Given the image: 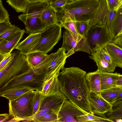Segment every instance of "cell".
Returning <instances> with one entry per match:
<instances>
[{"label": "cell", "instance_id": "obj_1", "mask_svg": "<svg viewBox=\"0 0 122 122\" xmlns=\"http://www.w3.org/2000/svg\"><path fill=\"white\" fill-rule=\"evenodd\" d=\"M86 71L77 67H64L58 76L59 91L84 111L91 113L88 97L90 90Z\"/></svg>", "mask_w": 122, "mask_h": 122}, {"label": "cell", "instance_id": "obj_2", "mask_svg": "<svg viewBox=\"0 0 122 122\" xmlns=\"http://www.w3.org/2000/svg\"><path fill=\"white\" fill-rule=\"evenodd\" d=\"M99 0H76L66 5L57 12L59 22L89 23L97 8Z\"/></svg>", "mask_w": 122, "mask_h": 122}, {"label": "cell", "instance_id": "obj_3", "mask_svg": "<svg viewBox=\"0 0 122 122\" xmlns=\"http://www.w3.org/2000/svg\"><path fill=\"white\" fill-rule=\"evenodd\" d=\"M50 60L47 57L27 72L12 78L0 88V92L18 87L27 86L41 91L46 81L45 77Z\"/></svg>", "mask_w": 122, "mask_h": 122}, {"label": "cell", "instance_id": "obj_4", "mask_svg": "<svg viewBox=\"0 0 122 122\" xmlns=\"http://www.w3.org/2000/svg\"><path fill=\"white\" fill-rule=\"evenodd\" d=\"M36 92L32 90L9 100V114L12 118L7 122H28L33 116L34 99Z\"/></svg>", "mask_w": 122, "mask_h": 122}, {"label": "cell", "instance_id": "obj_5", "mask_svg": "<svg viewBox=\"0 0 122 122\" xmlns=\"http://www.w3.org/2000/svg\"><path fill=\"white\" fill-rule=\"evenodd\" d=\"M13 52L11 59L0 70V88L13 78L27 72L31 68L25 55L19 50Z\"/></svg>", "mask_w": 122, "mask_h": 122}, {"label": "cell", "instance_id": "obj_6", "mask_svg": "<svg viewBox=\"0 0 122 122\" xmlns=\"http://www.w3.org/2000/svg\"><path fill=\"white\" fill-rule=\"evenodd\" d=\"M62 27L60 23L46 28L41 32L37 43L27 53L39 52L47 54L60 39Z\"/></svg>", "mask_w": 122, "mask_h": 122}, {"label": "cell", "instance_id": "obj_7", "mask_svg": "<svg viewBox=\"0 0 122 122\" xmlns=\"http://www.w3.org/2000/svg\"><path fill=\"white\" fill-rule=\"evenodd\" d=\"M86 38L93 52L100 50L113 41L106 24L96 25L89 28Z\"/></svg>", "mask_w": 122, "mask_h": 122}, {"label": "cell", "instance_id": "obj_8", "mask_svg": "<svg viewBox=\"0 0 122 122\" xmlns=\"http://www.w3.org/2000/svg\"><path fill=\"white\" fill-rule=\"evenodd\" d=\"M63 37L61 47L64 48L66 51H67L66 53L67 57L77 51L86 52L91 55L93 53L85 36L71 34L66 30L63 32Z\"/></svg>", "mask_w": 122, "mask_h": 122}, {"label": "cell", "instance_id": "obj_9", "mask_svg": "<svg viewBox=\"0 0 122 122\" xmlns=\"http://www.w3.org/2000/svg\"><path fill=\"white\" fill-rule=\"evenodd\" d=\"M66 99L64 95L60 91L50 95L44 96L37 112L28 122H34L36 119L54 107L63 103Z\"/></svg>", "mask_w": 122, "mask_h": 122}, {"label": "cell", "instance_id": "obj_10", "mask_svg": "<svg viewBox=\"0 0 122 122\" xmlns=\"http://www.w3.org/2000/svg\"><path fill=\"white\" fill-rule=\"evenodd\" d=\"M88 113L71 101L66 99L59 112L58 122H77V117Z\"/></svg>", "mask_w": 122, "mask_h": 122}, {"label": "cell", "instance_id": "obj_11", "mask_svg": "<svg viewBox=\"0 0 122 122\" xmlns=\"http://www.w3.org/2000/svg\"><path fill=\"white\" fill-rule=\"evenodd\" d=\"M88 99L91 113L103 115L112 110V105L105 100L101 94L90 91Z\"/></svg>", "mask_w": 122, "mask_h": 122}, {"label": "cell", "instance_id": "obj_12", "mask_svg": "<svg viewBox=\"0 0 122 122\" xmlns=\"http://www.w3.org/2000/svg\"><path fill=\"white\" fill-rule=\"evenodd\" d=\"M67 58L64 48H59L55 53L54 56L48 66L46 74V81L54 76H58L61 70L64 68Z\"/></svg>", "mask_w": 122, "mask_h": 122}, {"label": "cell", "instance_id": "obj_13", "mask_svg": "<svg viewBox=\"0 0 122 122\" xmlns=\"http://www.w3.org/2000/svg\"><path fill=\"white\" fill-rule=\"evenodd\" d=\"M99 0L97 10L89 23V28L96 25L106 24L110 10L108 8L106 0Z\"/></svg>", "mask_w": 122, "mask_h": 122}, {"label": "cell", "instance_id": "obj_14", "mask_svg": "<svg viewBox=\"0 0 122 122\" xmlns=\"http://www.w3.org/2000/svg\"><path fill=\"white\" fill-rule=\"evenodd\" d=\"M25 32L21 30L11 36L0 41V53L4 54L11 53L19 43Z\"/></svg>", "mask_w": 122, "mask_h": 122}, {"label": "cell", "instance_id": "obj_15", "mask_svg": "<svg viewBox=\"0 0 122 122\" xmlns=\"http://www.w3.org/2000/svg\"><path fill=\"white\" fill-rule=\"evenodd\" d=\"M47 4L42 2L29 4L25 13L19 15L18 18L23 22L27 19L40 17L46 8Z\"/></svg>", "mask_w": 122, "mask_h": 122}, {"label": "cell", "instance_id": "obj_16", "mask_svg": "<svg viewBox=\"0 0 122 122\" xmlns=\"http://www.w3.org/2000/svg\"><path fill=\"white\" fill-rule=\"evenodd\" d=\"M41 32L29 34L24 40L19 43L15 49L25 55L38 42Z\"/></svg>", "mask_w": 122, "mask_h": 122}, {"label": "cell", "instance_id": "obj_17", "mask_svg": "<svg viewBox=\"0 0 122 122\" xmlns=\"http://www.w3.org/2000/svg\"><path fill=\"white\" fill-rule=\"evenodd\" d=\"M89 58L94 60L97 66V69L101 72L112 73L117 67L109 63L103 57L99 51L93 52Z\"/></svg>", "mask_w": 122, "mask_h": 122}, {"label": "cell", "instance_id": "obj_18", "mask_svg": "<svg viewBox=\"0 0 122 122\" xmlns=\"http://www.w3.org/2000/svg\"><path fill=\"white\" fill-rule=\"evenodd\" d=\"M23 22L25 25L26 32L27 34L42 32L46 28L38 16L27 19Z\"/></svg>", "mask_w": 122, "mask_h": 122}, {"label": "cell", "instance_id": "obj_19", "mask_svg": "<svg viewBox=\"0 0 122 122\" xmlns=\"http://www.w3.org/2000/svg\"><path fill=\"white\" fill-rule=\"evenodd\" d=\"M86 79L90 91L101 94V81L100 72L98 70L86 74Z\"/></svg>", "mask_w": 122, "mask_h": 122}, {"label": "cell", "instance_id": "obj_20", "mask_svg": "<svg viewBox=\"0 0 122 122\" xmlns=\"http://www.w3.org/2000/svg\"><path fill=\"white\" fill-rule=\"evenodd\" d=\"M40 18L46 28L59 23L57 12L48 4Z\"/></svg>", "mask_w": 122, "mask_h": 122}, {"label": "cell", "instance_id": "obj_21", "mask_svg": "<svg viewBox=\"0 0 122 122\" xmlns=\"http://www.w3.org/2000/svg\"><path fill=\"white\" fill-rule=\"evenodd\" d=\"M119 73L100 72L101 92L116 86Z\"/></svg>", "mask_w": 122, "mask_h": 122}, {"label": "cell", "instance_id": "obj_22", "mask_svg": "<svg viewBox=\"0 0 122 122\" xmlns=\"http://www.w3.org/2000/svg\"><path fill=\"white\" fill-rule=\"evenodd\" d=\"M122 30V5H121L117 10L110 26L109 31L113 40L120 34Z\"/></svg>", "mask_w": 122, "mask_h": 122}, {"label": "cell", "instance_id": "obj_23", "mask_svg": "<svg viewBox=\"0 0 122 122\" xmlns=\"http://www.w3.org/2000/svg\"><path fill=\"white\" fill-rule=\"evenodd\" d=\"M34 89L27 86L18 87L4 90L0 92V96L9 100L15 99L23 94Z\"/></svg>", "mask_w": 122, "mask_h": 122}, {"label": "cell", "instance_id": "obj_24", "mask_svg": "<svg viewBox=\"0 0 122 122\" xmlns=\"http://www.w3.org/2000/svg\"><path fill=\"white\" fill-rule=\"evenodd\" d=\"M106 48L113 62L122 68V49L113 42L108 43Z\"/></svg>", "mask_w": 122, "mask_h": 122}, {"label": "cell", "instance_id": "obj_25", "mask_svg": "<svg viewBox=\"0 0 122 122\" xmlns=\"http://www.w3.org/2000/svg\"><path fill=\"white\" fill-rule=\"evenodd\" d=\"M58 76H54L45 82L41 91L43 95L46 96L59 92Z\"/></svg>", "mask_w": 122, "mask_h": 122}, {"label": "cell", "instance_id": "obj_26", "mask_svg": "<svg viewBox=\"0 0 122 122\" xmlns=\"http://www.w3.org/2000/svg\"><path fill=\"white\" fill-rule=\"evenodd\" d=\"M77 122H114L103 115H99L91 113L79 116L77 117Z\"/></svg>", "mask_w": 122, "mask_h": 122}, {"label": "cell", "instance_id": "obj_27", "mask_svg": "<svg viewBox=\"0 0 122 122\" xmlns=\"http://www.w3.org/2000/svg\"><path fill=\"white\" fill-rule=\"evenodd\" d=\"M27 61L32 68L43 61L48 55L39 52L28 53L25 55Z\"/></svg>", "mask_w": 122, "mask_h": 122}, {"label": "cell", "instance_id": "obj_28", "mask_svg": "<svg viewBox=\"0 0 122 122\" xmlns=\"http://www.w3.org/2000/svg\"><path fill=\"white\" fill-rule=\"evenodd\" d=\"M122 91V88L116 86L102 91L101 93L102 97L112 105L119 93Z\"/></svg>", "mask_w": 122, "mask_h": 122}, {"label": "cell", "instance_id": "obj_29", "mask_svg": "<svg viewBox=\"0 0 122 122\" xmlns=\"http://www.w3.org/2000/svg\"><path fill=\"white\" fill-rule=\"evenodd\" d=\"M112 105V110L107 113V117L113 121L122 119V100L114 102Z\"/></svg>", "mask_w": 122, "mask_h": 122}, {"label": "cell", "instance_id": "obj_30", "mask_svg": "<svg viewBox=\"0 0 122 122\" xmlns=\"http://www.w3.org/2000/svg\"><path fill=\"white\" fill-rule=\"evenodd\" d=\"M58 113L56 108L52 109L36 119L35 122H58Z\"/></svg>", "mask_w": 122, "mask_h": 122}, {"label": "cell", "instance_id": "obj_31", "mask_svg": "<svg viewBox=\"0 0 122 122\" xmlns=\"http://www.w3.org/2000/svg\"><path fill=\"white\" fill-rule=\"evenodd\" d=\"M6 2L17 12L25 13L29 4L27 0H6Z\"/></svg>", "mask_w": 122, "mask_h": 122}, {"label": "cell", "instance_id": "obj_32", "mask_svg": "<svg viewBox=\"0 0 122 122\" xmlns=\"http://www.w3.org/2000/svg\"><path fill=\"white\" fill-rule=\"evenodd\" d=\"M72 1L68 0H50L48 4L57 12L66 5Z\"/></svg>", "mask_w": 122, "mask_h": 122}, {"label": "cell", "instance_id": "obj_33", "mask_svg": "<svg viewBox=\"0 0 122 122\" xmlns=\"http://www.w3.org/2000/svg\"><path fill=\"white\" fill-rule=\"evenodd\" d=\"M36 90V92L34 99L33 116L32 117L34 116L37 112L40 107L41 101L44 96V95L42 94L41 91L38 90Z\"/></svg>", "mask_w": 122, "mask_h": 122}, {"label": "cell", "instance_id": "obj_34", "mask_svg": "<svg viewBox=\"0 0 122 122\" xmlns=\"http://www.w3.org/2000/svg\"><path fill=\"white\" fill-rule=\"evenodd\" d=\"M75 24L77 30L80 34L85 36L86 38L89 27V23L75 22Z\"/></svg>", "mask_w": 122, "mask_h": 122}, {"label": "cell", "instance_id": "obj_35", "mask_svg": "<svg viewBox=\"0 0 122 122\" xmlns=\"http://www.w3.org/2000/svg\"><path fill=\"white\" fill-rule=\"evenodd\" d=\"M60 24L62 27H63L71 33L73 34L80 35L77 30L75 22L69 21Z\"/></svg>", "mask_w": 122, "mask_h": 122}, {"label": "cell", "instance_id": "obj_36", "mask_svg": "<svg viewBox=\"0 0 122 122\" xmlns=\"http://www.w3.org/2000/svg\"><path fill=\"white\" fill-rule=\"evenodd\" d=\"M13 55V52L6 54L0 53V70H1L11 59Z\"/></svg>", "mask_w": 122, "mask_h": 122}, {"label": "cell", "instance_id": "obj_37", "mask_svg": "<svg viewBox=\"0 0 122 122\" xmlns=\"http://www.w3.org/2000/svg\"><path fill=\"white\" fill-rule=\"evenodd\" d=\"M21 30L17 26L13 25L11 28L0 35V41L4 40L11 36Z\"/></svg>", "mask_w": 122, "mask_h": 122}, {"label": "cell", "instance_id": "obj_38", "mask_svg": "<svg viewBox=\"0 0 122 122\" xmlns=\"http://www.w3.org/2000/svg\"><path fill=\"white\" fill-rule=\"evenodd\" d=\"M9 16L8 11L3 6L2 0H0V23L10 19Z\"/></svg>", "mask_w": 122, "mask_h": 122}, {"label": "cell", "instance_id": "obj_39", "mask_svg": "<svg viewBox=\"0 0 122 122\" xmlns=\"http://www.w3.org/2000/svg\"><path fill=\"white\" fill-rule=\"evenodd\" d=\"M13 26L10 22V19L0 23V35L11 28Z\"/></svg>", "mask_w": 122, "mask_h": 122}, {"label": "cell", "instance_id": "obj_40", "mask_svg": "<svg viewBox=\"0 0 122 122\" xmlns=\"http://www.w3.org/2000/svg\"><path fill=\"white\" fill-rule=\"evenodd\" d=\"M98 51L109 63L113 65L116 66L113 62L111 57L107 51L106 46Z\"/></svg>", "mask_w": 122, "mask_h": 122}, {"label": "cell", "instance_id": "obj_41", "mask_svg": "<svg viewBox=\"0 0 122 122\" xmlns=\"http://www.w3.org/2000/svg\"><path fill=\"white\" fill-rule=\"evenodd\" d=\"M108 6L110 10L117 9L121 5L119 0H106Z\"/></svg>", "mask_w": 122, "mask_h": 122}, {"label": "cell", "instance_id": "obj_42", "mask_svg": "<svg viewBox=\"0 0 122 122\" xmlns=\"http://www.w3.org/2000/svg\"><path fill=\"white\" fill-rule=\"evenodd\" d=\"M112 42L122 49V33L113 39Z\"/></svg>", "mask_w": 122, "mask_h": 122}, {"label": "cell", "instance_id": "obj_43", "mask_svg": "<svg viewBox=\"0 0 122 122\" xmlns=\"http://www.w3.org/2000/svg\"><path fill=\"white\" fill-rule=\"evenodd\" d=\"M10 116L9 114L5 113L0 115V122H5L9 119Z\"/></svg>", "mask_w": 122, "mask_h": 122}, {"label": "cell", "instance_id": "obj_44", "mask_svg": "<svg viewBox=\"0 0 122 122\" xmlns=\"http://www.w3.org/2000/svg\"><path fill=\"white\" fill-rule=\"evenodd\" d=\"M116 86L122 88V75L120 74L116 84Z\"/></svg>", "mask_w": 122, "mask_h": 122}, {"label": "cell", "instance_id": "obj_45", "mask_svg": "<svg viewBox=\"0 0 122 122\" xmlns=\"http://www.w3.org/2000/svg\"><path fill=\"white\" fill-rule=\"evenodd\" d=\"M29 4L38 3V2H44L43 0H27Z\"/></svg>", "mask_w": 122, "mask_h": 122}, {"label": "cell", "instance_id": "obj_46", "mask_svg": "<svg viewBox=\"0 0 122 122\" xmlns=\"http://www.w3.org/2000/svg\"><path fill=\"white\" fill-rule=\"evenodd\" d=\"M122 100V91L120 92L116 98L115 102Z\"/></svg>", "mask_w": 122, "mask_h": 122}, {"label": "cell", "instance_id": "obj_47", "mask_svg": "<svg viewBox=\"0 0 122 122\" xmlns=\"http://www.w3.org/2000/svg\"><path fill=\"white\" fill-rule=\"evenodd\" d=\"M44 2L46 4H48L50 0H43Z\"/></svg>", "mask_w": 122, "mask_h": 122}, {"label": "cell", "instance_id": "obj_48", "mask_svg": "<svg viewBox=\"0 0 122 122\" xmlns=\"http://www.w3.org/2000/svg\"><path fill=\"white\" fill-rule=\"evenodd\" d=\"M119 2L121 5H122V0H119Z\"/></svg>", "mask_w": 122, "mask_h": 122}, {"label": "cell", "instance_id": "obj_49", "mask_svg": "<svg viewBox=\"0 0 122 122\" xmlns=\"http://www.w3.org/2000/svg\"><path fill=\"white\" fill-rule=\"evenodd\" d=\"M70 0V1H75V0Z\"/></svg>", "mask_w": 122, "mask_h": 122}, {"label": "cell", "instance_id": "obj_50", "mask_svg": "<svg viewBox=\"0 0 122 122\" xmlns=\"http://www.w3.org/2000/svg\"><path fill=\"white\" fill-rule=\"evenodd\" d=\"M122 33V31H121V33H120V34H121V33ZM120 34H119V35H120Z\"/></svg>", "mask_w": 122, "mask_h": 122}]
</instances>
